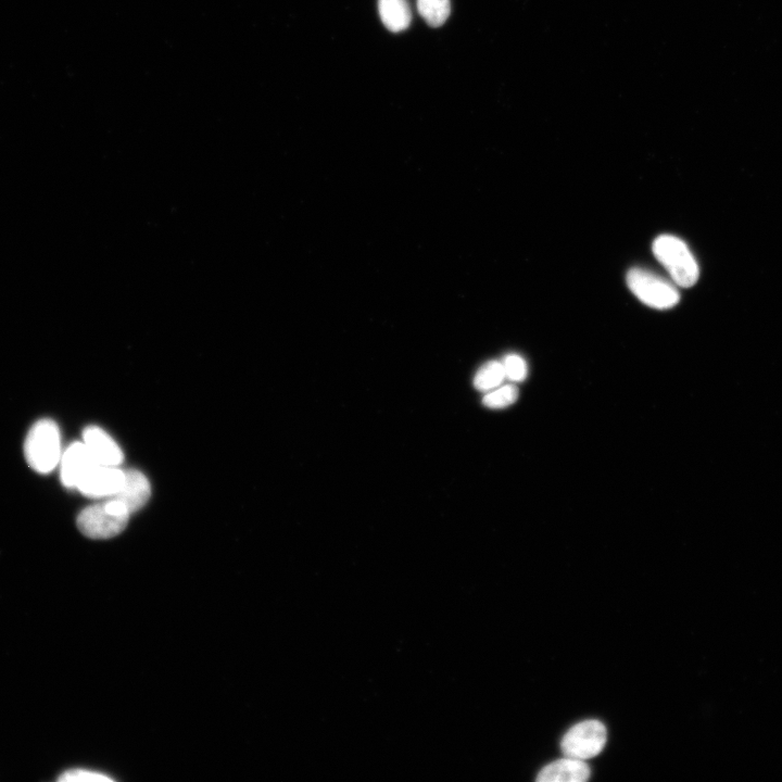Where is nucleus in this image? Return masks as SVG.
Masks as SVG:
<instances>
[{
    "instance_id": "1",
    "label": "nucleus",
    "mask_w": 782,
    "mask_h": 782,
    "mask_svg": "<svg viewBox=\"0 0 782 782\" xmlns=\"http://www.w3.org/2000/svg\"><path fill=\"white\" fill-rule=\"evenodd\" d=\"M24 453L27 464L39 474H48L60 463L61 441L58 425L51 419H40L29 429Z\"/></svg>"
},
{
    "instance_id": "2",
    "label": "nucleus",
    "mask_w": 782,
    "mask_h": 782,
    "mask_svg": "<svg viewBox=\"0 0 782 782\" xmlns=\"http://www.w3.org/2000/svg\"><path fill=\"white\" fill-rule=\"evenodd\" d=\"M129 516L130 512L119 500L108 497L84 508L77 517V527L86 537L109 539L125 529Z\"/></svg>"
},
{
    "instance_id": "3",
    "label": "nucleus",
    "mask_w": 782,
    "mask_h": 782,
    "mask_svg": "<svg viewBox=\"0 0 782 782\" xmlns=\"http://www.w3.org/2000/svg\"><path fill=\"white\" fill-rule=\"evenodd\" d=\"M653 253L676 285L692 287L697 281L698 264L680 238L672 235L658 236L653 242Z\"/></svg>"
},
{
    "instance_id": "4",
    "label": "nucleus",
    "mask_w": 782,
    "mask_h": 782,
    "mask_svg": "<svg viewBox=\"0 0 782 782\" xmlns=\"http://www.w3.org/2000/svg\"><path fill=\"white\" fill-rule=\"evenodd\" d=\"M627 285L642 303L653 308H671L680 300L672 282L643 268H631L627 274Z\"/></svg>"
},
{
    "instance_id": "5",
    "label": "nucleus",
    "mask_w": 782,
    "mask_h": 782,
    "mask_svg": "<svg viewBox=\"0 0 782 782\" xmlns=\"http://www.w3.org/2000/svg\"><path fill=\"white\" fill-rule=\"evenodd\" d=\"M605 726L598 720H585L571 727L560 742L567 757L588 759L596 756L606 743Z\"/></svg>"
},
{
    "instance_id": "6",
    "label": "nucleus",
    "mask_w": 782,
    "mask_h": 782,
    "mask_svg": "<svg viewBox=\"0 0 782 782\" xmlns=\"http://www.w3.org/2000/svg\"><path fill=\"white\" fill-rule=\"evenodd\" d=\"M125 472L117 466L94 465L77 485L83 494L91 497H111L118 492Z\"/></svg>"
},
{
    "instance_id": "7",
    "label": "nucleus",
    "mask_w": 782,
    "mask_h": 782,
    "mask_svg": "<svg viewBox=\"0 0 782 782\" xmlns=\"http://www.w3.org/2000/svg\"><path fill=\"white\" fill-rule=\"evenodd\" d=\"M60 464L63 484L76 489L85 475L98 463L84 442H74L62 453Z\"/></svg>"
},
{
    "instance_id": "8",
    "label": "nucleus",
    "mask_w": 782,
    "mask_h": 782,
    "mask_svg": "<svg viewBox=\"0 0 782 782\" xmlns=\"http://www.w3.org/2000/svg\"><path fill=\"white\" fill-rule=\"evenodd\" d=\"M83 442L100 465L118 466L123 461V452L119 446L104 430L97 426H90L84 430Z\"/></svg>"
},
{
    "instance_id": "9",
    "label": "nucleus",
    "mask_w": 782,
    "mask_h": 782,
    "mask_svg": "<svg viewBox=\"0 0 782 782\" xmlns=\"http://www.w3.org/2000/svg\"><path fill=\"white\" fill-rule=\"evenodd\" d=\"M591 770L582 759L566 757L543 767L537 775L539 782H583Z\"/></svg>"
},
{
    "instance_id": "10",
    "label": "nucleus",
    "mask_w": 782,
    "mask_h": 782,
    "mask_svg": "<svg viewBox=\"0 0 782 782\" xmlns=\"http://www.w3.org/2000/svg\"><path fill=\"white\" fill-rule=\"evenodd\" d=\"M124 481L116 494L111 497L119 500L131 513L140 509L149 500L151 489L147 477L135 469L124 471Z\"/></svg>"
},
{
    "instance_id": "11",
    "label": "nucleus",
    "mask_w": 782,
    "mask_h": 782,
    "mask_svg": "<svg viewBox=\"0 0 782 782\" xmlns=\"http://www.w3.org/2000/svg\"><path fill=\"white\" fill-rule=\"evenodd\" d=\"M381 22L390 31L405 30L412 21V12L406 0H378Z\"/></svg>"
},
{
    "instance_id": "12",
    "label": "nucleus",
    "mask_w": 782,
    "mask_h": 782,
    "mask_svg": "<svg viewBox=\"0 0 782 782\" xmlns=\"http://www.w3.org/2000/svg\"><path fill=\"white\" fill-rule=\"evenodd\" d=\"M505 379L502 362L489 361L478 369L474 386L479 391L488 392L501 386Z\"/></svg>"
},
{
    "instance_id": "13",
    "label": "nucleus",
    "mask_w": 782,
    "mask_h": 782,
    "mask_svg": "<svg viewBox=\"0 0 782 782\" xmlns=\"http://www.w3.org/2000/svg\"><path fill=\"white\" fill-rule=\"evenodd\" d=\"M416 4L418 13L431 27L443 25L451 13L450 0H417Z\"/></svg>"
},
{
    "instance_id": "14",
    "label": "nucleus",
    "mask_w": 782,
    "mask_h": 782,
    "mask_svg": "<svg viewBox=\"0 0 782 782\" xmlns=\"http://www.w3.org/2000/svg\"><path fill=\"white\" fill-rule=\"evenodd\" d=\"M518 398V389L515 384H501L488 391L482 398L484 406L490 408H503L512 405Z\"/></svg>"
},
{
    "instance_id": "15",
    "label": "nucleus",
    "mask_w": 782,
    "mask_h": 782,
    "mask_svg": "<svg viewBox=\"0 0 782 782\" xmlns=\"http://www.w3.org/2000/svg\"><path fill=\"white\" fill-rule=\"evenodd\" d=\"M502 365L505 378L512 382H521L528 375L527 362L518 354L510 353L505 355Z\"/></svg>"
},
{
    "instance_id": "16",
    "label": "nucleus",
    "mask_w": 782,
    "mask_h": 782,
    "mask_svg": "<svg viewBox=\"0 0 782 782\" xmlns=\"http://www.w3.org/2000/svg\"><path fill=\"white\" fill-rule=\"evenodd\" d=\"M58 780L60 782H108L113 779L101 772L86 769H71L63 772Z\"/></svg>"
}]
</instances>
